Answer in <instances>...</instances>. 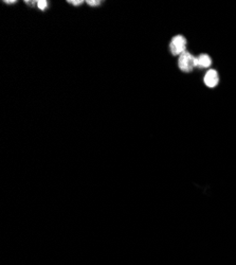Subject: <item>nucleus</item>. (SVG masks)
<instances>
[{
  "label": "nucleus",
  "mask_w": 236,
  "mask_h": 265,
  "mask_svg": "<svg viewBox=\"0 0 236 265\" xmlns=\"http://www.w3.org/2000/svg\"><path fill=\"white\" fill-rule=\"evenodd\" d=\"M178 67H179L180 70L183 71V72H190L194 68L198 67L197 58H195L193 55H191L190 52L186 51L178 59Z\"/></svg>",
  "instance_id": "1"
},
{
  "label": "nucleus",
  "mask_w": 236,
  "mask_h": 265,
  "mask_svg": "<svg viewBox=\"0 0 236 265\" xmlns=\"http://www.w3.org/2000/svg\"><path fill=\"white\" fill-rule=\"evenodd\" d=\"M25 4H28V5H29V6H34L35 4H37V2H28V0H25V2H24Z\"/></svg>",
  "instance_id": "9"
},
{
  "label": "nucleus",
  "mask_w": 236,
  "mask_h": 265,
  "mask_svg": "<svg viewBox=\"0 0 236 265\" xmlns=\"http://www.w3.org/2000/svg\"><path fill=\"white\" fill-rule=\"evenodd\" d=\"M49 6V3L47 2V0H38L37 2V7L40 11H45Z\"/></svg>",
  "instance_id": "5"
},
{
  "label": "nucleus",
  "mask_w": 236,
  "mask_h": 265,
  "mask_svg": "<svg viewBox=\"0 0 236 265\" xmlns=\"http://www.w3.org/2000/svg\"><path fill=\"white\" fill-rule=\"evenodd\" d=\"M7 5H14V4H17L16 0H9V2H4Z\"/></svg>",
  "instance_id": "8"
},
{
  "label": "nucleus",
  "mask_w": 236,
  "mask_h": 265,
  "mask_svg": "<svg viewBox=\"0 0 236 265\" xmlns=\"http://www.w3.org/2000/svg\"><path fill=\"white\" fill-rule=\"evenodd\" d=\"M197 65L199 68H209L212 65V59L207 55H200L197 58Z\"/></svg>",
  "instance_id": "4"
},
{
  "label": "nucleus",
  "mask_w": 236,
  "mask_h": 265,
  "mask_svg": "<svg viewBox=\"0 0 236 265\" xmlns=\"http://www.w3.org/2000/svg\"><path fill=\"white\" fill-rule=\"evenodd\" d=\"M87 4L90 7H99L102 4V2H100V0H88Z\"/></svg>",
  "instance_id": "6"
},
{
  "label": "nucleus",
  "mask_w": 236,
  "mask_h": 265,
  "mask_svg": "<svg viewBox=\"0 0 236 265\" xmlns=\"http://www.w3.org/2000/svg\"><path fill=\"white\" fill-rule=\"evenodd\" d=\"M170 50L173 56H181L187 51V39L183 35H176L170 43Z\"/></svg>",
  "instance_id": "2"
},
{
  "label": "nucleus",
  "mask_w": 236,
  "mask_h": 265,
  "mask_svg": "<svg viewBox=\"0 0 236 265\" xmlns=\"http://www.w3.org/2000/svg\"><path fill=\"white\" fill-rule=\"evenodd\" d=\"M68 4H71L72 6H81L84 4L83 0H68Z\"/></svg>",
  "instance_id": "7"
},
{
  "label": "nucleus",
  "mask_w": 236,
  "mask_h": 265,
  "mask_svg": "<svg viewBox=\"0 0 236 265\" xmlns=\"http://www.w3.org/2000/svg\"><path fill=\"white\" fill-rule=\"evenodd\" d=\"M203 82L204 84L210 87V88H214L218 85L219 83V75H218V72L214 69H210L209 71H207L203 77Z\"/></svg>",
  "instance_id": "3"
}]
</instances>
